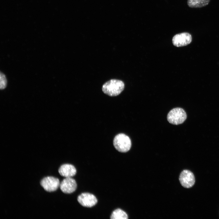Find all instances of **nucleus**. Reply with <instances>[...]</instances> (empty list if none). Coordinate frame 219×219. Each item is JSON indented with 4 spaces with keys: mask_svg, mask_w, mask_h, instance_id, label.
Here are the masks:
<instances>
[{
    "mask_svg": "<svg viewBox=\"0 0 219 219\" xmlns=\"http://www.w3.org/2000/svg\"><path fill=\"white\" fill-rule=\"evenodd\" d=\"M187 117L186 114L182 109L176 108L172 109L168 114L167 119L172 124L178 125L182 123Z\"/></svg>",
    "mask_w": 219,
    "mask_h": 219,
    "instance_id": "3",
    "label": "nucleus"
},
{
    "mask_svg": "<svg viewBox=\"0 0 219 219\" xmlns=\"http://www.w3.org/2000/svg\"><path fill=\"white\" fill-rule=\"evenodd\" d=\"M59 174L62 176L66 177H70L74 176L76 173V170L72 165L64 164L59 167L58 169Z\"/></svg>",
    "mask_w": 219,
    "mask_h": 219,
    "instance_id": "9",
    "label": "nucleus"
},
{
    "mask_svg": "<svg viewBox=\"0 0 219 219\" xmlns=\"http://www.w3.org/2000/svg\"><path fill=\"white\" fill-rule=\"evenodd\" d=\"M59 187L63 193L70 194L76 190L77 184L75 180L71 177H66L60 183Z\"/></svg>",
    "mask_w": 219,
    "mask_h": 219,
    "instance_id": "8",
    "label": "nucleus"
},
{
    "mask_svg": "<svg viewBox=\"0 0 219 219\" xmlns=\"http://www.w3.org/2000/svg\"><path fill=\"white\" fill-rule=\"evenodd\" d=\"M179 179L182 186L186 188L192 187L195 182V177L193 173L187 170H184L181 172Z\"/></svg>",
    "mask_w": 219,
    "mask_h": 219,
    "instance_id": "5",
    "label": "nucleus"
},
{
    "mask_svg": "<svg viewBox=\"0 0 219 219\" xmlns=\"http://www.w3.org/2000/svg\"><path fill=\"white\" fill-rule=\"evenodd\" d=\"M111 219H127L128 216L127 213L120 209L114 210L110 216Z\"/></svg>",
    "mask_w": 219,
    "mask_h": 219,
    "instance_id": "11",
    "label": "nucleus"
},
{
    "mask_svg": "<svg viewBox=\"0 0 219 219\" xmlns=\"http://www.w3.org/2000/svg\"><path fill=\"white\" fill-rule=\"evenodd\" d=\"M77 200L82 206L88 207H91L95 206L98 201L94 195L88 193L81 194L78 196Z\"/></svg>",
    "mask_w": 219,
    "mask_h": 219,
    "instance_id": "6",
    "label": "nucleus"
},
{
    "mask_svg": "<svg viewBox=\"0 0 219 219\" xmlns=\"http://www.w3.org/2000/svg\"><path fill=\"white\" fill-rule=\"evenodd\" d=\"M113 145L119 151L126 152L131 147V142L130 138L126 134L121 133L117 135L113 140Z\"/></svg>",
    "mask_w": 219,
    "mask_h": 219,
    "instance_id": "2",
    "label": "nucleus"
},
{
    "mask_svg": "<svg viewBox=\"0 0 219 219\" xmlns=\"http://www.w3.org/2000/svg\"><path fill=\"white\" fill-rule=\"evenodd\" d=\"M40 184L47 192H54L58 188L60 182L59 179L53 176H47L43 178L40 182Z\"/></svg>",
    "mask_w": 219,
    "mask_h": 219,
    "instance_id": "4",
    "label": "nucleus"
},
{
    "mask_svg": "<svg viewBox=\"0 0 219 219\" xmlns=\"http://www.w3.org/2000/svg\"><path fill=\"white\" fill-rule=\"evenodd\" d=\"M210 0H188V6L191 8H200L208 5Z\"/></svg>",
    "mask_w": 219,
    "mask_h": 219,
    "instance_id": "10",
    "label": "nucleus"
},
{
    "mask_svg": "<svg viewBox=\"0 0 219 219\" xmlns=\"http://www.w3.org/2000/svg\"><path fill=\"white\" fill-rule=\"evenodd\" d=\"M191 35L187 32H184L177 34L173 37L172 42L173 44L177 47L186 46L192 41Z\"/></svg>",
    "mask_w": 219,
    "mask_h": 219,
    "instance_id": "7",
    "label": "nucleus"
},
{
    "mask_svg": "<svg viewBox=\"0 0 219 219\" xmlns=\"http://www.w3.org/2000/svg\"><path fill=\"white\" fill-rule=\"evenodd\" d=\"M124 84L120 80L116 79L110 80L103 85L102 90L105 94L110 96H115L119 95L123 90Z\"/></svg>",
    "mask_w": 219,
    "mask_h": 219,
    "instance_id": "1",
    "label": "nucleus"
},
{
    "mask_svg": "<svg viewBox=\"0 0 219 219\" xmlns=\"http://www.w3.org/2000/svg\"><path fill=\"white\" fill-rule=\"evenodd\" d=\"M7 85V80L5 75L1 72L0 75V88L1 89H4Z\"/></svg>",
    "mask_w": 219,
    "mask_h": 219,
    "instance_id": "12",
    "label": "nucleus"
}]
</instances>
